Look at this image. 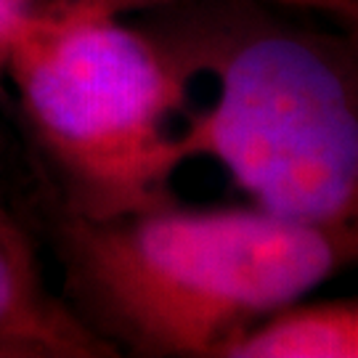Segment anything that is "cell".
Returning <instances> with one entry per match:
<instances>
[{
    "label": "cell",
    "instance_id": "8",
    "mask_svg": "<svg viewBox=\"0 0 358 358\" xmlns=\"http://www.w3.org/2000/svg\"><path fill=\"white\" fill-rule=\"evenodd\" d=\"M3 231H11V226H8V223L3 220V215H0V234H3Z\"/></svg>",
    "mask_w": 358,
    "mask_h": 358
},
{
    "label": "cell",
    "instance_id": "2",
    "mask_svg": "<svg viewBox=\"0 0 358 358\" xmlns=\"http://www.w3.org/2000/svg\"><path fill=\"white\" fill-rule=\"evenodd\" d=\"M236 3L196 51L215 101L183 130L186 157H215L271 215L358 229V27Z\"/></svg>",
    "mask_w": 358,
    "mask_h": 358
},
{
    "label": "cell",
    "instance_id": "4",
    "mask_svg": "<svg viewBox=\"0 0 358 358\" xmlns=\"http://www.w3.org/2000/svg\"><path fill=\"white\" fill-rule=\"evenodd\" d=\"M112 353L99 334L64 316L43 294L35 266L13 231L0 234V356Z\"/></svg>",
    "mask_w": 358,
    "mask_h": 358
},
{
    "label": "cell",
    "instance_id": "7",
    "mask_svg": "<svg viewBox=\"0 0 358 358\" xmlns=\"http://www.w3.org/2000/svg\"><path fill=\"white\" fill-rule=\"evenodd\" d=\"M297 11H313L329 16L337 24L358 27V0H266Z\"/></svg>",
    "mask_w": 358,
    "mask_h": 358
},
{
    "label": "cell",
    "instance_id": "3",
    "mask_svg": "<svg viewBox=\"0 0 358 358\" xmlns=\"http://www.w3.org/2000/svg\"><path fill=\"white\" fill-rule=\"evenodd\" d=\"M6 69L40 149L72 194V215L109 217L165 202L186 159V75L115 11L75 3L40 11L13 40Z\"/></svg>",
    "mask_w": 358,
    "mask_h": 358
},
{
    "label": "cell",
    "instance_id": "5",
    "mask_svg": "<svg viewBox=\"0 0 358 358\" xmlns=\"http://www.w3.org/2000/svg\"><path fill=\"white\" fill-rule=\"evenodd\" d=\"M226 358H358V300L294 303L239 337Z\"/></svg>",
    "mask_w": 358,
    "mask_h": 358
},
{
    "label": "cell",
    "instance_id": "1",
    "mask_svg": "<svg viewBox=\"0 0 358 358\" xmlns=\"http://www.w3.org/2000/svg\"><path fill=\"white\" fill-rule=\"evenodd\" d=\"M69 279L93 319L146 356L226 358L260 321L358 266V229L266 210L167 202L62 231Z\"/></svg>",
    "mask_w": 358,
    "mask_h": 358
},
{
    "label": "cell",
    "instance_id": "6",
    "mask_svg": "<svg viewBox=\"0 0 358 358\" xmlns=\"http://www.w3.org/2000/svg\"><path fill=\"white\" fill-rule=\"evenodd\" d=\"M40 11H45V8L35 6L32 0H0V66H6L13 40L22 35V29Z\"/></svg>",
    "mask_w": 358,
    "mask_h": 358
}]
</instances>
